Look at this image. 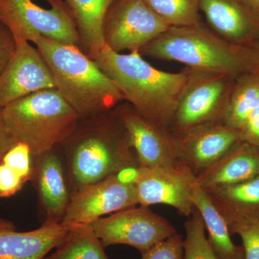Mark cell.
I'll use <instances>...</instances> for the list:
<instances>
[{
  "mask_svg": "<svg viewBox=\"0 0 259 259\" xmlns=\"http://www.w3.org/2000/svg\"><path fill=\"white\" fill-rule=\"evenodd\" d=\"M238 134L242 141L259 147V105L248 116Z\"/></svg>",
  "mask_w": 259,
  "mask_h": 259,
  "instance_id": "cell-30",
  "label": "cell"
},
{
  "mask_svg": "<svg viewBox=\"0 0 259 259\" xmlns=\"http://www.w3.org/2000/svg\"><path fill=\"white\" fill-rule=\"evenodd\" d=\"M113 112L128 134L140 167H176L182 163L169 129L146 118L125 101L117 105Z\"/></svg>",
  "mask_w": 259,
  "mask_h": 259,
  "instance_id": "cell-11",
  "label": "cell"
},
{
  "mask_svg": "<svg viewBox=\"0 0 259 259\" xmlns=\"http://www.w3.org/2000/svg\"><path fill=\"white\" fill-rule=\"evenodd\" d=\"M204 191L213 202L237 212L259 214V175L240 183Z\"/></svg>",
  "mask_w": 259,
  "mask_h": 259,
  "instance_id": "cell-23",
  "label": "cell"
},
{
  "mask_svg": "<svg viewBox=\"0 0 259 259\" xmlns=\"http://www.w3.org/2000/svg\"><path fill=\"white\" fill-rule=\"evenodd\" d=\"M169 28L143 0H115L105 14L102 33L111 50L132 52L139 51Z\"/></svg>",
  "mask_w": 259,
  "mask_h": 259,
  "instance_id": "cell-9",
  "label": "cell"
},
{
  "mask_svg": "<svg viewBox=\"0 0 259 259\" xmlns=\"http://www.w3.org/2000/svg\"><path fill=\"white\" fill-rule=\"evenodd\" d=\"M51 71L56 89L80 119L113 110L123 96L119 89L79 47L54 41L40 35L29 39Z\"/></svg>",
  "mask_w": 259,
  "mask_h": 259,
  "instance_id": "cell-3",
  "label": "cell"
},
{
  "mask_svg": "<svg viewBox=\"0 0 259 259\" xmlns=\"http://www.w3.org/2000/svg\"><path fill=\"white\" fill-rule=\"evenodd\" d=\"M26 182L27 180L14 166L2 159L0 162V199L15 195Z\"/></svg>",
  "mask_w": 259,
  "mask_h": 259,
  "instance_id": "cell-28",
  "label": "cell"
},
{
  "mask_svg": "<svg viewBox=\"0 0 259 259\" xmlns=\"http://www.w3.org/2000/svg\"><path fill=\"white\" fill-rule=\"evenodd\" d=\"M139 205L134 184L112 175L81 187L71 195L61 224L67 227L90 225L105 214Z\"/></svg>",
  "mask_w": 259,
  "mask_h": 259,
  "instance_id": "cell-10",
  "label": "cell"
},
{
  "mask_svg": "<svg viewBox=\"0 0 259 259\" xmlns=\"http://www.w3.org/2000/svg\"><path fill=\"white\" fill-rule=\"evenodd\" d=\"M90 225L71 227L61 244L44 259H109Z\"/></svg>",
  "mask_w": 259,
  "mask_h": 259,
  "instance_id": "cell-22",
  "label": "cell"
},
{
  "mask_svg": "<svg viewBox=\"0 0 259 259\" xmlns=\"http://www.w3.org/2000/svg\"><path fill=\"white\" fill-rule=\"evenodd\" d=\"M189 190L191 200L203 220L209 245L218 258L245 259L243 247L235 244L232 241V235L226 220L207 192L197 185L192 173Z\"/></svg>",
  "mask_w": 259,
  "mask_h": 259,
  "instance_id": "cell-19",
  "label": "cell"
},
{
  "mask_svg": "<svg viewBox=\"0 0 259 259\" xmlns=\"http://www.w3.org/2000/svg\"><path fill=\"white\" fill-rule=\"evenodd\" d=\"M244 1L259 17V0H244Z\"/></svg>",
  "mask_w": 259,
  "mask_h": 259,
  "instance_id": "cell-33",
  "label": "cell"
},
{
  "mask_svg": "<svg viewBox=\"0 0 259 259\" xmlns=\"http://www.w3.org/2000/svg\"><path fill=\"white\" fill-rule=\"evenodd\" d=\"M174 136L179 160L194 177L219 161L241 141L238 133L223 121L203 124Z\"/></svg>",
  "mask_w": 259,
  "mask_h": 259,
  "instance_id": "cell-13",
  "label": "cell"
},
{
  "mask_svg": "<svg viewBox=\"0 0 259 259\" xmlns=\"http://www.w3.org/2000/svg\"><path fill=\"white\" fill-rule=\"evenodd\" d=\"M183 259H219L206 236L200 213L195 208L185 223Z\"/></svg>",
  "mask_w": 259,
  "mask_h": 259,
  "instance_id": "cell-26",
  "label": "cell"
},
{
  "mask_svg": "<svg viewBox=\"0 0 259 259\" xmlns=\"http://www.w3.org/2000/svg\"><path fill=\"white\" fill-rule=\"evenodd\" d=\"M59 147L71 195L125 168L140 167L128 134L113 110L80 119Z\"/></svg>",
  "mask_w": 259,
  "mask_h": 259,
  "instance_id": "cell-1",
  "label": "cell"
},
{
  "mask_svg": "<svg viewBox=\"0 0 259 259\" xmlns=\"http://www.w3.org/2000/svg\"><path fill=\"white\" fill-rule=\"evenodd\" d=\"M184 238L177 233L141 254V259H183Z\"/></svg>",
  "mask_w": 259,
  "mask_h": 259,
  "instance_id": "cell-27",
  "label": "cell"
},
{
  "mask_svg": "<svg viewBox=\"0 0 259 259\" xmlns=\"http://www.w3.org/2000/svg\"><path fill=\"white\" fill-rule=\"evenodd\" d=\"M169 27L192 25L200 21L199 0H143Z\"/></svg>",
  "mask_w": 259,
  "mask_h": 259,
  "instance_id": "cell-25",
  "label": "cell"
},
{
  "mask_svg": "<svg viewBox=\"0 0 259 259\" xmlns=\"http://www.w3.org/2000/svg\"><path fill=\"white\" fill-rule=\"evenodd\" d=\"M2 111L10 134L16 142L28 146L32 157L59 147L80 120L56 88L18 99Z\"/></svg>",
  "mask_w": 259,
  "mask_h": 259,
  "instance_id": "cell-5",
  "label": "cell"
},
{
  "mask_svg": "<svg viewBox=\"0 0 259 259\" xmlns=\"http://www.w3.org/2000/svg\"><path fill=\"white\" fill-rule=\"evenodd\" d=\"M206 25L220 37L250 48L259 37V17L244 0H199Z\"/></svg>",
  "mask_w": 259,
  "mask_h": 259,
  "instance_id": "cell-16",
  "label": "cell"
},
{
  "mask_svg": "<svg viewBox=\"0 0 259 259\" xmlns=\"http://www.w3.org/2000/svg\"><path fill=\"white\" fill-rule=\"evenodd\" d=\"M213 203L226 220L231 235L241 238L245 259H259V214H245Z\"/></svg>",
  "mask_w": 259,
  "mask_h": 259,
  "instance_id": "cell-24",
  "label": "cell"
},
{
  "mask_svg": "<svg viewBox=\"0 0 259 259\" xmlns=\"http://www.w3.org/2000/svg\"><path fill=\"white\" fill-rule=\"evenodd\" d=\"M16 49L0 76V107L41 90L55 89L50 69L36 47L15 38Z\"/></svg>",
  "mask_w": 259,
  "mask_h": 259,
  "instance_id": "cell-12",
  "label": "cell"
},
{
  "mask_svg": "<svg viewBox=\"0 0 259 259\" xmlns=\"http://www.w3.org/2000/svg\"><path fill=\"white\" fill-rule=\"evenodd\" d=\"M70 228L45 223L33 231L19 232L12 221L0 218V259H44L61 244Z\"/></svg>",
  "mask_w": 259,
  "mask_h": 259,
  "instance_id": "cell-17",
  "label": "cell"
},
{
  "mask_svg": "<svg viewBox=\"0 0 259 259\" xmlns=\"http://www.w3.org/2000/svg\"><path fill=\"white\" fill-rule=\"evenodd\" d=\"M191 174L182 163L176 167H139L134 184L139 205L166 204L176 209L179 214L190 217L195 209L189 190Z\"/></svg>",
  "mask_w": 259,
  "mask_h": 259,
  "instance_id": "cell-14",
  "label": "cell"
},
{
  "mask_svg": "<svg viewBox=\"0 0 259 259\" xmlns=\"http://www.w3.org/2000/svg\"><path fill=\"white\" fill-rule=\"evenodd\" d=\"M251 49L253 51V54H254L255 63H256L257 73L259 74V37Z\"/></svg>",
  "mask_w": 259,
  "mask_h": 259,
  "instance_id": "cell-32",
  "label": "cell"
},
{
  "mask_svg": "<svg viewBox=\"0 0 259 259\" xmlns=\"http://www.w3.org/2000/svg\"><path fill=\"white\" fill-rule=\"evenodd\" d=\"M16 143L5 125L2 107H0V162L5 153Z\"/></svg>",
  "mask_w": 259,
  "mask_h": 259,
  "instance_id": "cell-31",
  "label": "cell"
},
{
  "mask_svg": "<svg viewBox=\"0 0 259 259\" xmlns=\"http://www.w3.org/2000/svg\"><path fill=\"white\" fill-rule=\"evenodd\" d=\"M16 40L13 32L0 20V76L14 54Z\"/></svg>",
  "mask_w": 259,
  "mask_h": 259,
  "instance_id": "cell-29",
  "label": "cell"
},
{
  "mask_svg": "<svg viewBox=\"0 0 259 259\" xmlns=\"http://www.w3.org/2000/svg\"><path fill=\"white\" fill-rule=\"evenodd\" d=\"M51 8L39 6L34 0H0V20L15 38L29 41L40 35L54 41L79 47L77 28L64 0H47Z\"/></svg>",
  "mask_w": 259,
  "mask_h": 259,
  "instance_id": "cell-7",
  "label": "cell"
},
{
  "mask_svg": "<svg viewBox=\"0 0 259 259\" xmlns=\"http://www.w3.org/2000/svg\"><path fill=\"white\" fill-rule=\"evenodd\" d=\"M90 225L105 248L127 245L139 250L141 254L177 233L166 219L149 207L141 205L99 218Z\"/></svg>",
  "mask_w": 259,
  "mask_h": 259,
  "instance_id": "cell-8",
  "label": "cell"
},
{
  "mask_svg": "<svg viewBox=\"0 0 259 259\" xmlns=\"http://www.w3.org/2000/svg\"><path fill=\"white\" fill-rule=\"evenodd\" d=\"M72 15L79 37V49L95 59L105 47L102 25L115 0H64Z\"/></svg>",
  "mask_w": 259,
  "mask_h": 259,
  "instance_id": "cell-20",
  "label": "cell"
},
{
  "mask_svg": "<svg viewBox=\"0 0 259 259\" xmlns=\"http://www.w3.org/2000/svg\"><path fill=\"white\" fill-rule=\"evenodd\" d=\"M45 215L44 223H61L71 199L64 158L59 147L32 157L31 180Z\"/></svg>",
  "mask_w": 259,
  "mask_h": 259,
  "instance_id": "cell-15",
  "label": "cell"
},
{
  "mask_svg": "<svg viewBox=\"0 0 259 259\" xmlns=\"http://www.w3.org/2000/svg\"><path fill=\"white\" fill-rule=\"evenodd\" d=\"M94 61L128 102L146 118L170 130L187 81L185 70L166 72L151 66L139 51L116 53L107 46Z\"/></svg>",
  "mask_w": 259,
  "mask_h": 259,
  "instance_id": "cell-2",
  "label": "cell"
},
{
  "mask_svg": "<svg viewBox=\"0 0 259 259\" xmlns=\"http://www.w3.org/2000/svg\"><path fill=\"white\" fill-rule=\"evenodd\" d=\"M259 175V147L240 141L219 161L195 177L204 190L234 185Z\"/></svg>",
  "mask_w": 259,
  "mask_h": 259,
  "instance_id": "cell-18",
  "label": "cell"
},
{
  "mask_svg": "<svg viewBox=\"0 0 259 259\" xmlns=\"http://www.w3.org/2000/svg\"><path fill=\"white\" fill-rule=\"evenodd\" d=\"M187 77L170 131L180 134L197 126L223 121L236 78L207 70L185 67Z\"/></svg>",
  "mask_w": 259,
  "mask_h": 259,
  "instance_id": "cell-6",
  "label": "cell"
},
{
  "mask_svg": "<svg viewBox=\"0 0 259 259\" xmlns=\"http://www.w3.org/2000/svg\"><path fill=\"white\" fill-rule=\"evenodd\" d=\"M139 53L142 56L177 61L190 69L216 71L233 78L257 73L252 49L223 40L201 20L187 26L171 27Z\"/></svg>",
  "mask_w": 259,
  "mask_h": 259,
  "instance_id": "cell-4",
  "label": "cell"
},
{
  "mask_svg": "<svg viewBox=\"0 0 259 259\" xmlns=\"http://www.w3.org/2000/svg\"><path fill=\"white\" fill-rule=\"evenodd\" d=\"M258 105V73L242 74L233 81L223 121L238 134Z\"/></svg>",
  "mask_w": 259,
  "mask_h": 259,
  "instance_id": "cell-21",
  "label": "cell"
}]
</instances>
